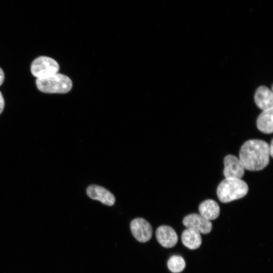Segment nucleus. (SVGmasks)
Listing matches in <instances>:
<instances>
[{"mask_svg": "<svg viewBox=\"0 0 273 273\" xmlns=\"http://www.w3.org/2000/svg\"><path fill=\"white\" fill-rule=\"evenodd\" d=\"M5 107V101L2 93L0 92V114L3 112Z\"/></svg>", "mask_w": 273, "mask_h": 273, "instance_id": "15", "label": "nucleus"}, {"mask_svg": "<svg viewBox=\"0 0 273 273\" xmlns=\"http://www.w3.org/2000/svg\"><path fill=\"white\" fill-rule=\"evenodd\" d=\"M59 65L54 59L40 56L35 59L31 65V72L37 78H44L57 73Z\"/></svg>", "mask_w": 273, "mask_h": 273, "instance_id": "4", "label": "nucleus"}, {"mask_svg": "<svg viewBox=\"0 0 273 273\" xmlns=\"http://www.w3.org/2000/svg\"><path fill=\"white\" fill-rule=\"evenodd\" d=\"M256 125L261 132L269 134L273 131V108L265 110L258 116Z\"/></svg>", "mask_w": 273, "mask_h": 273, "instance_id": "12", "label": "nucleus"}, {"mask_svg": "<svg viewBox=\"0 0 273 273\" xmlns=\"http://www.w3.org/2000/svg\"><path fill=\"white\" fill-rule=\"evenodd\" d=\"M5 79V75L3 70L0 68V85H1Z\"/></svg>", "mask_w": 273, "mask_h": 273, "instance_id": "16", "label": "nucleus"}, {"mask_svg": "<svg viewBox=\"0 0 273 273\" xmlns=\"http://www.w3.org/2000/svg\"><path fill=\"white\" fill-rule=\"evenodd\" d=\"M223 175L225 178H241L245 168L239 159L233 155H228L224 159Z\"/></svg>", "mask_w": 273, "mask_h": 273, "instance_id": "7", "label": "nucleus"}, {"mask_svg": "<svg viewBox=\"0 0 273 273\" xmlns=\"http://www.w3.org/2000/svg\"><path fill=\"white\" fill-rule=\"evenodd\" d=\"M269 145L261 140H250L242 146L239 160L245 169L258 171L263 169L269 161Z\"/></svg>", "mask_w": 273, "mask_h": 273, "instance_id": "1", "label": "nucleus"}, {"mask_svg": "<svg viewBox=\"0 0 273 273\" xmlns=\"http://www.w3.org/2000/svg\"><path fill=\"white\" fill-rule=\"evenodd\" d=\"M247 183L241 178H225L217 187V195L222 203H228L244 197L248 193Z\"/></svg>", "mask_w": 273, "mask_h": 273, "instance_id": "2", "label": "nucleus"}, {"mask_svg": "<svg viewBox=\"0 0 273 273\" xmlns=\"http://www.w3.org/2000/svg\"><path fill=\"white\" fill-rule=\"evenodd\" d=\"M199 210L201 215L210 221L216 219L220 213L218 203L211 199L202 202L199 206Z\"/></svg>", "mask_w": 273, "mask_h": 273, "instance_id": "11", "label": "nucleus"}, {"mask_svg": "<svg viewBox=\"0 0 273 273\" xmlns=\"http://www.w3.org/2000/svg\"><path fill=\"white\" fill-rule=\"evenodd\" d=\"M269 153L271 157L273 156V141H271V143L269 145Z\"/></svg>", "mask_w": 273, "mask_h": 273, "instance_id": "17", "label": "nucleus"}, {"mask_svg": "<svg viewBox=\"0 0 273 273\" xmlns=\"http://www.w3.org/2000/svg\"><path fill=\"white\" fill-rule=\"evenodd\" d=\"M181 238L183 245L191 250L198 248L202 243L200 233L190 229H187L183 232Z\"/></svg>", "mask_w": 273, "mask_h": 273, "instance_id": "13", "label": "nucleus"}, {"mask_svg": "<svg viewBox=\"0 0 273 273\" xmlns=\"http://www.w3.org/2000/svg\"><path fill=\"white\" fill-rule=\"evenodd\" d=\"M167 267L171 272L179 273L185 269L186 262L181 256L173 255L168 260Z\"/></svg>", "mask_w": 273, "mask_h": 273, "instance_id": "14", "label": "nucleus"}, {"mask_svg": "<svg viewBox=\"0 0 273 273\" xmlns=\"http://www.w3.org/2000/svg\"><path fill=\"white\" fill-rule=\"evenodd\" d=\"M254 101L257 106L262 111L273 108V94L266 86L258 87L254 94Z\"/></svg>", "mask_w": 273, "mask_h": 273, "instance_id": "10", "label": "nucleus"}, {"mask_svg": "<svg viewBox=\"0 0 273 273\" xmlns=\"http://www.w3.org/2000/svg\"><path fill=\"white\" fill-rule=\"evenodd\" d=\"M86 194L90 198L98 200L107 206H112L115 202L114 195L100 186L96 185L89 186L86 189Z\"/></svg>", "mask_w": 273, "mask_h": 273, "instance_id": "8", "label": "nucleus"}, {"mask_svg": "<svg viewBox=\"0 0 273 273\" xmlns=\"http://www.w3.org/2000/svg\"><path fill=\"white\" fill-rule=\"evenodd\" d=\"M156 236L159 243L166 248L174 247L178 241L176 232L168 225L159 226L156 231Z\"/></svg>", "mask_w": 273, "mask_h": 273, "instance_id": "9", "label": "nucleus"}, {"mask_svg": "<svg viewBox=\"0 0 273 273\" xmlns=\"http://www.w3.org/2000/svg\"><path fill=\"white\" fill-rule=\"evenodd\" d=\"M134 237L139 242L145 243L149 241L152 236V228L150 223L143 218H135L130 224Z\"/></svg>", "mask_w": 273, "mask_h": 273, "instance_id": "5", "label": "nucleus"}, {"mask_svg": "<svg viewBox=\"0 0 273 273\" xmlns=\"http://www.w3.org/2000/svg\"><path fill=\"white\" fill-rule=\"evenodd\" d=\"M36 85L43 93L65 94L72 88V82L67 76L57 73L44 78H37Z\"/></svg>", "mask_w": 273, "mask_h": 273, "instance_id": "3", "label": "nucleus"}, {"mask_svg": "<svg viewBox=\"0 0 273 273\" xmlns=\"http://www.w3.org/2000/svg\"><path fill=\"white\" fill-rule=\"evenodd\" d=\"M183 222L187 229L195 230L200 234H208L212 229V224L210 220L196 213L187 215L184 217Z\"/></svg>", "mask_w": 273, "mask_h": 273, "instance_id": "6", "label": "nucleus"}]
</instances>
